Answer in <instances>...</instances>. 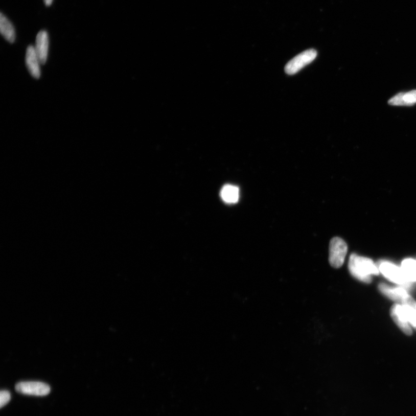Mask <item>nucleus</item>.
<instances>
[{
  "label": "nucleus",
  "instance_id": "nucleus-10",
  "mask_svg": "<svg viewBox=\"0 0 416 416\" xmlns=\"http://www.w3.org/2000/svg\"><path fill=\"white\" fill-rule=\"evenodd\" d=\"M388 104L394 106H411L416 104V90L400 93L392 97Z\"/></svg>",
  "mask_w": 416,
  "mask_h": 416
},
{
  "label": "nucleus",
  "instance_id": "nucleus-16",
  "mask_svg": "<svg viewBox=\"0 0 416 416\" xmlns=\"http://www.w3.org/2000/svg\"><path fill=\"white\" fill-rule=\"evenodd\" d=\"M44 3H45V6L47 7L51 6L54 2V0H43Z\"/></svg>",
  "mask_w": 416,
  "mask_h": 416
},
{
  "label": "nucleus",
  "instance_id": "nucleus-1",
  "mask_svg": "<svg viewBox=\"0 0 416 416\" xmlns=\"http://www.w3.org/2000/svg\"><path fill=\"white\" fill-rule=\"evenodd\" d=\"M348 267L354 278L366 283H371L372 275H378L380 272L373 260L356 254L350 256Z\"/></svg>",
  "mask_w": 416,
  "mask_h": 416
},
{
  "label": "nucleus",
  "instance_id": "nucleus-12",
  "mask_svg": "<svg viewBox=\"0 0 416 416\" xmlns=\"http://www.w3.org/2000/svg\"><path fill=\"white\" fill-rule=\"evenodd\" d=\"M220 196L225 203H236L240 198V189L236 186L225 185L221 190Z\"/></svg>",
  "mask_w": 416,
  "mask_h": 416
},
{
  "label": "nucleus",
  "instance_id": "nucleus-5",
  "mask_svg": "<svg viewBox=\"0 0 416 416\" xmlns=\"http://www.w3.org/2000/svg\"><path fill=\"white\" fill-rule=\"evenodd\" d=\"M17 392L22 395L34 396H45L50 392L49 385L41 382H21L15 386Z\"/></svg>",
  "mask_w": 416,
  "mask_h": 416
},
{
  "label": "nucleus",
  "instance_id": "nucleus-8",
  "mask_svg": "<svg viewBox=\"0 0 416 416\" xmlns=\"http://www.w3.org/2000/svg\"><path fill=\"white\" fill-rule=\"evenodd\" d=\"M49 47H50L49 34L46 30H41L37 35L34 48L42 64H45L47 61Z\"/></svg>",
  "mask_w": 416,
  "mask_h": 416
},
{
  "label": "nucleus",
  "instance_id": "nucleus-14",
  "mask_svg": "<svg viewBox=\"0 0 416 416\" xmlns=\"http://www.w3.org/2000/svg\"><path fill=\"white\" fill-rule=\"evenodd\" d=\"M402 307L407 320L416 329V309L407 305H402Z\"/></svg>",
  "mask_w": 416,
  "mask_h": 416
},
{
  "label": "nucleus",
  "instance_id": "nucleus-2",
  "mask_svg": "<svg viewBox=\"0 0 416 416\" xmlns=\"http://www.w3.org/2000/svg\"><path fill=\"white\" fill-rule=\"evenodd\" d=\"M348 252V245L342 238L335 237L330 243L329 262L332 267L339 268L342 266Z\"/></svg>",
  "mask_w": 416,
  "mask_h": 416
},
{
  "label": "nucleus",
  "instance_id": "nucleus-11",
  "mask_svg": "<svg viewBox=\"0 0 416 416\" xmlns=\"http://www.w3.org/2000/svg\"><path fill=\"white\" fill-rule=\"evenodd\" d=\"M0 32L8 42L10 43L15 42L16 33L14 26L3 13L0 14Z\"/></svg>",
  "mask_w": 416,
  "mask_h": 416
},
{
  "label": "nucleus",
  "instance_id": "nucleus-13",
  "mask_svg": "<svg viewBox=\"0 0 416 416\" xmlns=\"http://www.w3.org/2000/svg\"><path fill=\"white\" fill-rule=\"evenodd\" d=\"M403 272L409 282H416V261L408 259L403 261L402 267Z\"/></svg>",
  "mask_w": 416,
  "mask_h": 416
},
{
  "label": "nucleus",
  "instance_id": "nucleus-7",
  "mask_svg": "<svg viewBox=\"0 0 416 416\" xmlns=\"http://www.w3.org/2000/svg\"><path fill=\"white\" fill-rule=\"evenodd\" d=\"M26 65L30 75L35 79L40 78L41 65L42 64L35 51L34 46L29 45L26 50L25 57Z\"/></svg>",
  "mask_w": 416,
  "mask_h": 416
},
{
  "label": "nucleus",
  "instance_id": "nucleus-3",
  "mask_svg": "<svg viewBox=\"0 0 416 416\" xmlns=\"http://www.w3.org/2000/svg\"><path fill=\"white\" fill-rule=\"evenodd\" d=\"M317 51L313 49L301 53L292 59L286 65L285 72L288 75H294L299 72L316 58Z\"/></svg>",
  "mask_w": 416,
  "mask_h": 416
},
{
  "label": "nucleus",
  "instance_id": "nucleus-6",
  "mask_svg": "<svg viewBox=\"0 0 416 416\" xmlns=\"http://www.w3.org/2000/svg\"><path fill=\"white\" fill-rule=\"evenodd\" d=\"M379 271L387 280L400 285H407L409 283L406 280L401 268L388 262H382L378 265Z\"/></svg>",
  "mask_w": 416,
  "mask_h": 416
},
{
  "label": "nucleus",
  "instance_id": "nucleus-9",
  "mask_svg": "<svg viewBox=\"0 0 416 416\" xmlns=\"http://www.w3.org/2000/svg\"><path fill=\"white\" fill-rule=\"evenodd\" d=\"M391 316L396 325L404 333L408 335L412 334L408 320H407L402 305L395 304L390 310Z\"/></svg>",
  "mask_w": 416,
  "mask_h": 416
},
{
  "label": "nucleus",
  "instance_id": "nucleus-4",
  "mask_svg": "<svg viewBox=\"0 0 416 416\" xmlns=\"http://www.w3.org/2000/svg\"><path fill=\"white\" fill-rule=\"evenodd\" d=\"M379 290L381 293L386 296L389 299L400 303L402 305H409V306L416 309V303L415 301L411 297L406 290L401 287L392 288V287L380 283L378 287Z\"/></svg>",
  "mask_w": 416,
  "mask_h": 416
},
{
  "label": "nucleus",
  "instance_id": "nucleus-15",
  "mask_svg": "<svg viewBox=\"0 0 416 416\" xmlns=\"http://www.w3.org/2000/svg\"><path fill=\"white\" fill-rule=\"evenodd\" d=\"M11 400V393L7 390H2L0 392V407L3 408Z\"/></svg>",
  "mask_w": 416,
  "mask_h": 416
}]
</instances>
